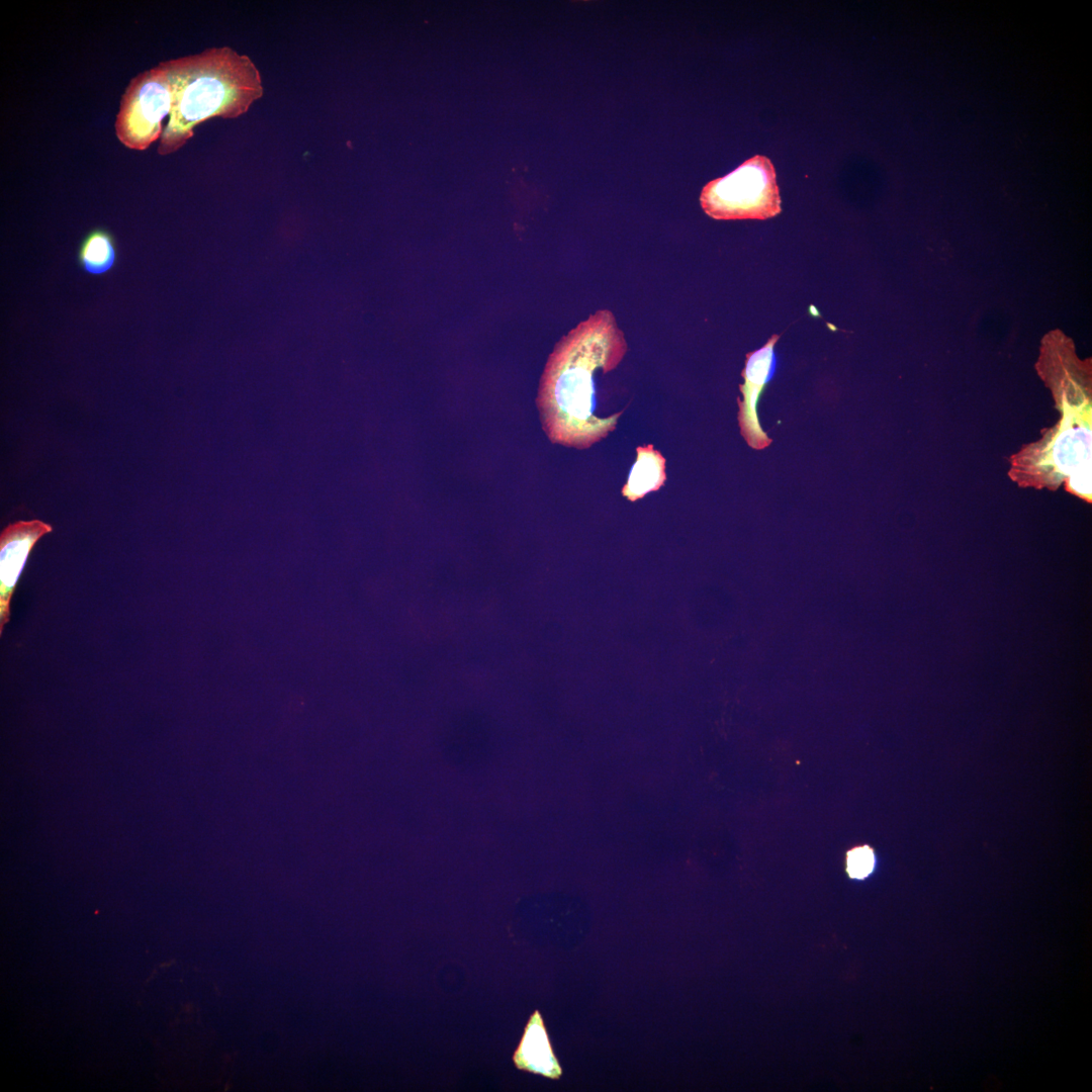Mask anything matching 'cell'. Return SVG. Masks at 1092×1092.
<instances>
[{"instance_id": "cell-1", "label": "cell", "mask_w": 1092, "mask_h": 1092, "mask_svg": "<svg viewBox=\"0 0 1092 1092\" xmlns=\"http://www.w3.org/2000/svg\"><path fill=\"white\" fill-rule=\"evenodd\" d=\"M627 351L610 310H599L563 337L549 356L536 399L549 440L585 449L617 427L599 408V375L613 371Z\"/></svg>"}, {"instance_id": "cell-2", "label": "cell", "mask_w": 1092, "mask_h": 1092, "mask_svg": "<svg viewBox=\"0 0 1092 1092\" xmlns=\"http://www.w3.org/2000/svg\"><path fill=\"white\" fill-rule=\"evenodd\" d=\"M168 73L172 107L158 146L170 155L213 117L237 118L264 94L262 78L251 58L224 46L161 62Z\"/></svg>"}, {"instance_id": "cell-3", "label": "cell", "mask_w": 1092, "mask_h": 1092, "mask_svg": "<svg viewBox=\"0 0 1092 1092\" xmlns=\"http://www.w3.org/2000/svg\"><path fill=\"white\" fill-rule=\"evenodd\" d=\"M703 210L715 219H766L781 213V196L771 161L755 155L727 175L707 183Z\"/></svg>"}, {"instance_id": "cell-4", "label": "cell", "mask_w": 1092, "mask_h": 1092, "mask_svg": "<svg viewBox=\"0 0 1092 1092\" xmlns=\"http://www.w3.org/2000/svg\"><path fill=\"white\" fill-rule=\"evenodd\" d=\"M172 93L161 63L133 77L120 99L114 128L118 141L135 151L147 150L161 139L162 121L170 115Z\"/></svg>"}, {"instance_id": "cell-5", "label": "cell", "mask_w": 1092, "mask_h": 1092, "mask_svg": "<svg viewBox=\"0 0 1092 1092\" xmlns=\"http://www.w3.org/2000/svg\"><path fill=\"white\" fill-rule=\"evenodd\" d=\"M779 339L780 336L774 335L763 347L746 354L742 371L744 383L739 389L743 399H738V424L744 440L755 450H762L772 442L759 424L757 403L760 393L776 371L777 358L774 349Z\"/></svg>"}, {"instance_id": "cell-6", "label": "cell", "mask_w": 1092, "mask_h": 1092, "mask_svg": "<svg viewBox=\"0 0 1092 1092\" xmlns=\"http://www.w3.org/2000/svg\"><path fill=\"white\" fill-rule=\"evenodd\" d=\"M39 520L18 521L0 535V634L10 617V601L28 555L37 540L52 532Z\"/></svg>"}, {"instance_id": "cell-7", "label": "cell", "mask_w": 1092, "mask_h": 1092, "mask_svg": "<svg viewBox=\"0 0 1092 1092\" xmlns=\"http://www.w3.org/2000/svg\"><path fill=\"white\" fill-rule=\"evenodd\" d=\"M517 1069L558 1080L563 1073L553 1051L544 1019L535 1010L524 1028L520 1042L513 1054Z\"/></svg>"}, {"instance_id": "cell-8", "label": "cell", "mask_w": 1092, "mask_h": 1092, "mask_svg": "<svg viewBox=\"0 0 1092 1092\" xmlns=\"http://www.w3.org/2000/svg\"><path fill=\"white\" fill-rule=\"evenodd\" d=\"M637 458L632 465L622 494L635 502L648 492L658 490L665 482V459L653 445L638 446Z\"/></svg>"}, {"instance_id": "cell-9", "label": "cell", "mask_w": 1092, "mask_h": 1092, "mask_svg": "<svg viewBox=\"0 0 1092 1092\" xmlns=\"http://www.w3.org/2000/svg\"><path fill=\"white\" fill-rule=\"evenodd\" d=\"M117 247L113 235L104 229L90 231L81 241L77 251V263L87 274L101 276L115 265Z\"/></svg>"}, {"instance_id": "cell-10", "label": "cell", "mask_w": 1092, "mask_h": 1092, "mask_svg": "<svg viewBox=\"0 0 1092 1092\" xmlns=\"http://www.w3.org/2000/svg\"><path fill=\"white\" fill-rule=\"evenodd\" d=\"M874 862V853L870 847H856L848 852L847 871L850 877L862 879L872 872Z\"/></svg>"}]
</instances>
